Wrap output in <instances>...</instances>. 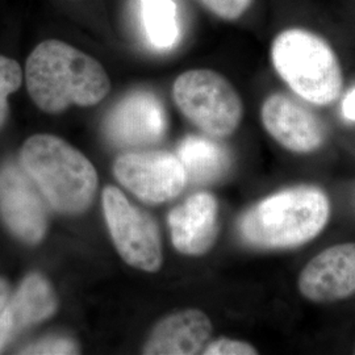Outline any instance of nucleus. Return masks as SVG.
Masks as SVG:
<instances>
[{"label":"nucleus","instance_id":"obj_22","mask_svg":"<svg viewBox=\"0 0 355 355\" xmlns=\"http://www.w3.org/2000/svg\"><path fill=\"white\" fill-rule=\"evenodd\" d=\"M10 293H11V290H10L8 283L3 278H0V315L3 313L6 305L8 304V302H10Z\"/></svg>","mask_w":355,"mask_h":355},{"label":"nucleus","instance_id":"obj_19","mask_svg":"<svg viewBox=\"0 0 355 355\" xmlns=\"http://www.w3.org/2000/svg\"><path fill=\"white\" fill-rule=\"evenodd\" d=\"M21 353L37 355L76 354L78 347H76V343L69 338L51 337V338H46L41 343H35V345L26 347V350Z\"/></svg>","mask_w":355,"mask_h":355},{"label":"nucleus","instance_id":"obj_21","mask_svg":"<svg viewBox=\"0 0 355 355\" xmlns=\"http://www.w3.org/2000/svg\"><path fill=\"white\" fill-rule=\"evenodd\" d=\"M343 114L347 120L355 121V89L349 91L343 99Z\"/></svg>","mask_w":355,"mask_h":355},{"label":"nucleus","instance_id":"obj_2","mask_svg":"<svg viewBox=\"0 0 355 355\" xmlns=\"http://www.w3.org/2000/svg\"><path fill=\"white\" fill-rule=\"evenodd\" d=\"M330 202L316 186L278 191L250 207L240 218L243 241L261 250H288L315 240L325 229Z\"/></svg>","mask_w":355,"mask_h":355},{"label":"nucleus","instance_id":"obj_9","mask_svg":"<svg viewBox=\"0 0 355 355\" xmlns=\"http://www.w3.org/2000/svg\"><path fill=\"white\" fill-rule=\"evenodd\" d=\"M262 124L284 149L297 154L318 150L327 140L321 119L286 94H272L262 104Z\"/></svg>","mask_w":355,"mask_h":355},{"label":"nucleus","instance_id":"obj_6","mask_svg":"<svg viewBox=\"0 0 355 355\" xmlns=\"http://www.w3.org/2000/svg\"><path fill=\"white\" fill-rule=\"evenodd\" d=\"M104 215L120 255L130 266L157 271L162 263L159 230L150 215L129 203L114 187L103 192Z\"/></svg>","mask_w":355,"mask_h":355},{"label":"nucleus","instance_id":"obj_11","mask_svg":"<svg viewBox=\"0 0 355 355\" xmlns=\"http://www.w3.org/2000/svg\"><path fill=\"white\" fill-rule=\"evenodd\" d=\"M168 227L178 252L187 255L209 252L218 234V204L215 196L208 192L192 195L171 211Z\"/></svg>","mask_w":355,"mask_h":355},{"label":"nucleus","instance_id":"obj_18","mask_svg":"<svg viewBox=\"0 0 355 355\" xmlns=\"http://www.w3.org/2000/svg\"><path fill=\"white\" fill-rule=\"evenodd\" d=\"M205 10L218 19L234 21L249 11L254 0H198Z\"/></svg>","mask_w":355,"mask_h":355},{"label":"nucleus","instance_id":"obj_1","mask_svg":"<svg viewBox=\"0 0 355 355\" xmlns=\"http://www.w3.org/2000/svg\"><path fill=\"white\" fill-rule=\"evenodd\" d=\"M26 83L33 103L48 114L64 112L71 105H96L111 89L98 60L57 38L42 41L31 51Z\"/></svg>","mask_w":355,"mask_h":355},{"label":"nucleus","instance_id":"obj_4","mask_svg":"<svg viewBox=\"0 0 355 355\" xmlns=\"http://www.w3.org/2000/svg\"><path fill=\"white\" fill-rule=\"evenodd\" d=\"M271 61L288 87L311 104L328 105L343 92V69L336 51L311 31L280 32L271 45Z\"/></svg>","mask_w":355,"mask_h":355},{"label":"nucleus","instance_id":"obj_5","mask_svg":"<svg viewBox=\"0 0 355 355\" xmlns=\"http://www.w3.org/2000/svg\"><path fill=\"white\" fill-rule=\"evenodd\" d=\"M173 98L179 111L211 137H228L241 124L240 94L214 70L195 69L180 74L173 86Z\"/></svg>","mask_w":355,"mask_h":355},{"label":"nucleus","instance_id":"obj_3","mask_svg":"<svg viewBox=\"0 0 355 355\" xmlns=\"http://www.w3.org/2000/svg\"><path fill=\"white\" fill-rule=\"evenodd\" d=\"M21 166L44 199L62 214H79L89 208L98 175L89 159L62 139L37 135L26 140Z\"/></svg>","mask_w":355,"mask_h":355},{"label":"nucleus","instance_id":"obj_8","mask_svg":"<svg viewBox=\"0 0 355 355\" xmlns=\"http://www.w3.org/2000/svg\"><path fill=\"white\" fill-rule=\"evenodd\" d=\"M0 216L28 243L41 241L46 232L44 196L21 165L7 162L0 167Z\"/></svg>","mask_w":355,"mask_h":355},{"label":"nucleus","instance_id":"obj_16","mask_svg":"<svg viewBox=\"0 0 355 355\" xmlns=\"http://www.w3.org/2000/svg\"><path fill=\"white\" fill-rule=\"evenodd\" d=\"M148 37L157 49L171 48L178 38L177 10L173 0H141Z\"/></svg>","mask_w":355,"mask_h":355},{"label":"nucleus","instance_id":"obj_15","mask_svg":"<svg viewBox=\"0 0 355 355\" xmlns=\"http://www.w3.org/2000/svg\"><path fill=\"white\" fill-rule=\"evenodd\" d=\"M179 159L187 180L204 184L224 177L230 166L227 148L205 137H187L179 148Z\"/></svg>","mask_w":355,"mask_h":355},{"label":"nucleus","instance_id":"obj_20","mask_svg":"<svg viewBox=\"0 0 355 355\" xmlns=\"http://www.w3.org/2000/svg\"><path fill=\"white\" fill-rule=\"evenodd\" d=\"M205 355H255L258 350L250 343L229 338H218L204 347Z\"/></svg>","mask_w":355,"mask_h":355},{"label":"nucleus","instance_id":"obj_13","mask_svg":"<svg viewBox=\"0 0 355 355\" xmlns=\"http://www.w3.org/2000/svg\"><path fill=\"white\" fill-rule=\"evenodd\" d=\"M55 309L57 297L51 283L38 274L26 277L0 315V352L15 336L51 318Z\"/></svg>","mask_w":355,"mask_h":355},{"label":"nucleus","instance_id":"obj_17","mask_svg":"<svg viewBox=\"0 0 355 355\" xmlns=\"http://www.w3.org/2000/svg\"><path fill=\"white\" fill-rule=\"evenodd\" d=\"M23 82V70L12 58L0 55V128L8 114V98Z\"/></svg>","mask_w":355,"mask_h":355},{"label":"nucleus","instance_id":"obj_14","mask_svg":"<svg viewBox=\"0 0 355 355\" xmlns=\"http://www.w3.org/2000/svg\"><path fill=\"white\" fill-rule=\"evenodd\" d=\"M212 324L203 312L187 309L161 321L145 346V354H199L209 341Z\"/></svg>","mask_w":355,"mask_h":355},{"label":"nucleus","instance_id":"obj_7","mask_svg":"<svg viewBox=\"0 0 355 355\" xmlns=\"http://www.w3.org/2000/svg\"><path fill=\"white\" fill-rule=\"evenodd\" d=\"M114 170L124 187L148 203L177 198L189 182L180 159L168 153H128Z\"/></svg>","mask_w":355,"mask_h":355},{"label":"nucleus","instance_id":"obj_12","mask_svg":"<svg viewBox=\"0 0 355 355\" xmlns=\"http://www.w3.org/2000/svg\"><path fill=\"white\" fill-rule=\"evenodd\" d=\"M166 120L158 101L149 94L127 98L110 116L107 132L114 142L123 146H142L164 137Z\"/></svg>","mask_w":355,"mask_h":355},{"label":"nucleus","instance_id":"obj_10","mask_svg":"<svg viewBox=\"0 0 355 355\" xmlns=\"http://www.w3.org/2000/svg\"><path fill=\"white\" fill-rule=\"evenodd\" d=\"M299 291L306 300L327 304L355 295V242L330 246L300 272Z\"/></svg>","mask_w":355,"mask_h":355}]
</instances>
